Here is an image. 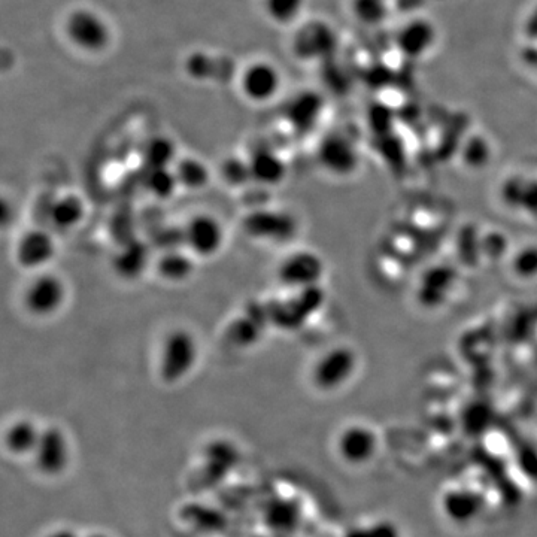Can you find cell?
Segmentation results:
<instances>
[{
	"mask_svg": "<svg viewBox=\"0 0 537 537\" xmlns=\"http://www.w3.org/2000/svg\"><path fill=\"white\" fill-rule=\"evenodd\" d=\"M154 265L151 248L139 239H130L112 259L115 273L124 281H136Z\"/></svg>",
	"mask_w": 537,
	"mask_h": 537,
	"instance_id": "2e32d148",
	"label": "cell"
},
{
	"mask_svg": "<svg viewBox=\"0 0 537 537\" xmlns=\"http://www.w3.org/2000/svg\"><path fill=\"white\" fill-rule=\"evenodd\" d=\"M230 341L238 347H251V345L257 344L263 335V324L254 320L251 315L247 317L236 318L232 324H230L229 330H227Z\"/></svg>",
	"mask_w": 537,
	"mask_h": 537,
	"instance_id": "f1b7e54d",
	"label": "cell"
},
{
	"mask_svg": "<svg viewBox=\"0 0 537 537\" xmlns=\"http://www.w3.org/2000/svg\"><path fill=\"white\" fill-rule=\"evenodd\" d=\"M47 537H78V536H77V533L72 532V530L62 529V530H57V532L51 533V535H48Z\"/></svg>",
	"mask_w": 537,
	"mask_h": 537,
	"instance_id": "d6a6232c",
	"label": "cell"
},
{
	"mask_svg": "<svg viewBox=\"0 0 537 537\" xmlns=\"http://www.w3.org/2000/svg\"><path fill=\"white\" fill-rule=\"evenodd\" d=\"M145 188L157 200H169L181 190L174 168L148 169Z\"/></svg>",
	"mask_w": 537,
	"mask_h": 537,
	"instance_id": "d4e9b609",
	"label": "cell"
},
{
	"mask_svg": "<svg viewBox=\"0 0 537 537\" xmlns=\"http://www.w3.org/2000/svg\"><path fill=\"white\" fill-rule=\"evenodd\" d=\"M338 35L326 21H309L297 27L291 51L300 62H324L335 54Z\"/></svg>",
	"mask_w": 537,
	"mask_h": 537,
	"instance_id": "52a82bcc",
	"label": "cell"
},
{
	"mask_svg": "<svg viewBox=\"0 0 537 537\" xmlns=\"http://www.w3.org/2000/svg\"><path fill=\"white\" fill-rule=\"evenodd\" d=\"M63 35L66 41L86 54H100L108 50L112 41V30L100 12L91 8H75L63 20Z\"/></svg>",
	"mask_w": 537,
	"mask_h": 537,
	"instance_id": "7a4b0ae2",
	"label": "cell"
},
{
	"mask_svg": "<svg viewBox=\"0 0 537 537\" xmlns=\"http://www.w3.org/2000/svg\"><path fill=\"white\" fill-rule=\"evenodd\" d=\"M353 17L363 26H379L390 14L388 0H350Z\"/></svg>",
	"mask_w": 537,
	"mask_h": 537,
	"instance_id": "83f0119b",
	"label": "cell"
},
{
	"mask_svg": "<svg viewBox=\"0 0 537 537\" xmlns=\"http://www.w3.org/2000/svg\"><path fill=\"white\" fill-rule=\"evenodd\" d=\"M300 512L296 503L279 500L272 503L266 511V523L270 529L278 532H291L299 524Z\"/></svg>",
	"mask_w": 537,
	"mask_h": 537,
	"instance_id": "4316f807",
	"label": "cell"
},
{
	"mask_svg": "<svg viewBox=\"0 0 537 537\" xmlns=\"http://www.w3.org/2000/svg\"><path fill=\"white\" fill-rule=\"evenodd\" d=\"M69 299V288L65 279L54 272L35 273L24 288V311L38 320H50L65 308Z\"/></svg>",
	"mask_w": 537,
	"mask_h": 537,
	"instance_id": "3957f363",
	"label": "cell"
},
{
	"mask_svg": "<svg viewBox=\"0 0 537 537\" xmlns=\"http://www.w3.org/2000/svg\"><path fill=\"white\" fill-rule=\"evenodd\" d=\"M326 265L320 254L312 250H296L285 256L276 268L279 284L291 291L320 287Z\"/></svg>",
	"mask_w": 537,
	"mask_h": 537,
	"instance_id": "8992f818",
	"label": "cell"
},
{
	"mask_svg": "<svg viewBox=\"0 0 537 537\" xmlns=\"http://www.w3.org/2000/svg\"><path fill=\"white\" fill-rule=\"evenodd\" d=\"M197 259L184 247L166 248L157 260L154 269L157 276L169 285H181L190 281L196 273Z\"/></svg>",
	"mask_w": 537,
	"mask_h": 537,
	"instance_id": "9a60e30c",
	"label": "cell"
},
{
	"mask_svg": "<svg viewBox=\"0 0 537 537\" xmlns=\"http://www.w3.org/2000/svg\"><path fill=\"white\" fill-rule=\"evenodd\" d=\"M323 112V99L312 91L294 94L285 106L284 118L297 133L314 129Z\"/></svg>",
	"mask_w": 537,
	"mask_h": 537,
	"instance_id": "e0dca14e",
	"label": "cell"
},
{
	"mask_svg": "<svg viewBox=\"0 0 537 537\" xmlns=\"http://www.w3.org/2000/svg\"><path fill=\"white\" fill-rule=\"evenodd\" d=\"M200 357L196 335L184 327L166 333L160 344L159 372L166 384H175L187 378Z\"/></svg>",
	"mask_w": 537,
	"mask_h": 537,
	"instance_id": "6da1fadb",
	"label": "cell"
},
{
	"mask_svg": "<svg viewBox=\"0 0 537 537\" xmlns=\"http://www.w3.org/2000/svg\"><path fill=\"white\" fill-rule=\"evenodd\" d=\"M367 537H399L396 527L393 524L379 523L366 530Z\"/></svg>",
	"mask_w": 537,
	"mask_h": 537,
	"instance_id": "1f68e13d",
	"label": "cell"
},
{
	"mask_svg": "<svg viewBox=\"0 0 537 537\" xmlns=\"http://www.w3.org/2000/svg\"><path fill=\"white\" fill-rule=\"evenodd\" d=\"M245 233L256 241L282 244L297 233L296 218L284 211L257 209L244 218Z\"/></svg>",
	"mask_w": 537,
	"mask_h": 537,
	"instance_id": "30bf717a",
	"label": "cell"
},
{
	"mask_svg": "<svg viewBox=\"0 0 537 537\" xmlns=\"http://www.w3.org/2000/svg\"><path fill=\"white\" fill-rule=\"evenodd\" d=\"M379 449H381L379 435L367 424H350L339 433L336 441V451L341 460L354 467L372 463Z\"/></svg>",
	"mask_w": 537,
	"mask_h": 537,
	"instance_id": "9c48e42d",
	"label": "cell"
},
{
	"mask_svg": "<svg viewBox=\"0 0 537 537\" xmlns=\"http://www.w3.org/2000/svg\"><path fill=\"white\" fill-rule=\"evenodd\" d=\"M87 206L77 193H63L51 202L48 220L62 232L77 229L86 220Z\"/></svg>",
	"mask_w": 537,
	"mask_h": 537,
	"instance_id": "d6986e66",
	"label": "cell"
},
{
	"mask_svg": "<svg viewBox=\"0 0 537 537\" xmlns=\"http://www.w3.org/2000/svg\"><path fill=\"white\" fill-rule=\"evenodd\" d=\"M438 44V29L429 18L415 17L406 21L396 35V47L406 59L421 60Z\"/></svg>",
	"mask_w": 537,
	"mask_h": 537,
	"instance_id": "7c38bea8",
	"label": "cell"
},
{
	"mask_svg": "<svg viewBox=\"0 0 537 537\" xmlns=\"http://www.w3.org/2000/svg\"><path fill=\"white\" fill-rule=\"evenodd\" d=\"M358 363L357 351L350 345L329 348L312 366V384L323 393L341 390L356 376Z\"/></svg>",
	"mask_w": 537,
	"mask_h": 537,
	"instance_id": "277c9868",
	"label": "cell"
},
{
	"mask_svg": "<svg viewBox=\"0 0 537 537\" xmlns=\"http://www.w3.org/2000/svg\"><path fill=\"white\" fill-rule=\"evenodd\" d=\"M485 508V499L478 490L470 487H452L441 499V511L455 526L475 523Z\"/></svg>",
	"mask_w": 537,
	"mask_h": 537,
	"instance_id": "4fadbf2b",
	"label": "cell"
},
{
	"mask_svg": "<svg viewBox=\"0 0 537 537\" xmlns=\"http://www.w3.org/2000/svg\"><path fill=\"white\" fill-rule=\"evenodd\" d=\"M306 0H263V11L272 23L290 26L305 11Z\"/></svg>",
	"mask_w": 537,
	"mask_h": 537,
	"instance_id": "484cf974",
	"label": "cell"
},
{
	"mask_svg": "<svg viewBox=\"0 0 537 537\" xmlns=\"http://www.w3.org/2000/svg\"><path fill=\"white\" fill-rule=\"evenodd\" d=\"M56 256V239L45 229L29 230L15 245V262L29 272H44Z\"/></svg>",
	"mask_w": 537,
	"mask_h": 537,
	"instance_id": "8fae6325",
	"label": "cell"
},
{
	"mask_svg": "<svg viewBox=\"0 0 537 537\" xmlns=\"http://www.w3.org/2000/svg\"><path fill=\"white\" fill-rule=\"evenodd\" d=\"M220 177L224 184L232 188H242L253 182L250 162L238 156L226 157L220 165Z\"/></svg>",
	"mask_w": 537,
	"mask_h": 537,
	"instance_id": "f546056e",
	"label": "cell"
},
{
	"mask_svg": "<svg viewBox=\"0 0 537 537\" xmlns=\"http://www.w3.org/2000/svg\"><path fill=\"white\" fill-rule=\"evenodd\" d=\"M41 433L30 420L15 421L5 435L6 448L15 455L35 452Z\"/></svg>",
	"mask_w": 537,
	"mask_h": 537,
	"instance_id": "cb8c5ba5",
	"label": "cell"
},
{
	"mask_svg": "<svg viewBox=\"0 0 537 537\" xmlns=\"http://www.w3.org/2000/svg\"><path fill=\"white\" fill-rule=\"evenodd\" d=\"M181 233L182 247L197 260L214 259L223 251L227 241L226 227L220 218L208 212L193 215Z\"/></svg>",
	"mask_w": 537,
	"mask_h": 537,
	"instance_id": "5b68a950",
	"label": "cell"
},
{
	"mask_svg": "<svg viewBox=\"0 0 537 537\" xmlns=\"http://www.w3.org/2000/svg\"><path fill=\"white\" fill-rule=\"evenodd\" d=\"M174 169L179 185L184 190L202 191L211 184V169L197 157H179Z\"/></svg>",
	"mask_w": 537,
	"mask_h": 537,
	"instance_id": "7402d4cb",
	"label": "cell"
},
{
	"mask_svg": "<svg viewBox=\"0 0 537 537\" xmlns=\"http://www.w3.org/2000/svg\"><path fill=\"white\" fill-rule=\"evenodd\" d=\"M238 451L226 441H217L209 445L205 452V473L211 481L223 479L238 463Z\"/></svg>",
	"mask_w": 537,
	"mask_h": 537,
	"instance_id": "44dd1931",
	"label": "cell"
},
{
	"mask_svg": "<svg viewBox=\"0 0 537 537\" xmlns=\"http://www.w3.org/2000/svg\"><path fill=\"white\" fill-rule=\"evenodd\" d=\"M282 89V74L269 60H254L245 66L239 77V90L248 102L265 105L278 97Z\"/></svg>",
	"mask_w": 537,
	"mask_h": 537,
	"instance_id": "ba28073f",
	"label": "cell"
},
{
	"mask_svg": "<svg viewBox=\"0 0 537 537\" xmlns=\"http://www.w3.org/2000/svg\"><path fill=\"white\" fill-rule=\"evenodd\" d=\"M89 537H108V536H105V535H91Z\"/></svg>",
	"mask_w": 537,
	"mask_h": 537,
	"instance_id": "836d02e7",
	"label": "cell"
},
{
	"mask_svg": "<svg viewBox=\"0 0 537 537\" xmlns=\"http://www.w3.org/2000/svg\"><path fill=\"white\" fill-rule=\"evenodd\" d=\"M211 59L206 54H193L187 62V72L196 80H206L208 78Z\"/></svg>",
	"mask_w": 537,
	"mask_h": 537,
	"instance_id": "4dcf8cb0",
	"label": "cell"
},
{
	"mask_svg": "<svg viewBox=\"0 0 537 537\" xmlns=\"http://www.w3.org/2000/svg\"><path fill=\"white\" fill-rule=\"evenodd\" d=\"M147 169L174 168L179 160L177 144L165 135L153 136L142 150Z\"/></svg>",
	"mask_w": 537,
	"mask_h": 537,
	"instance_id": "603a6c76",
	"label": "cell"
},
{
	"mask_svg": "<svg viewBox=\"0 0 537 537\" xmlns=\"http://www.w3.org/2000/svg\"><path fill=\"white\" fill-rule=\"evenodd\" d=\"M251 178L256 184L265 188L281 185L287 179L288 166L284 157L270 148H260L248 157Z\"/></svg>",
	"mask_w": 537,
	"mask_h": 537,
	"instance_id": "ac0fdd59",
	"label": "cell"
},
{
	"mask_svg": "<svg viewBox=\"0 0 537 537\" xmlns=\"http://www.w3.org/2000/svg\"><path fill=\"white\" fill-rule=\"evenodd\" d=\"M36 466L45 475H59L69 463V445L65 433L50 427L41 433L35 452Z\"/></svg>",
	"mask_w": 537,
	"mask_h": 537,
	"instance_id": "5bb4252c",
	"label": "cell"
},
{
	"mask_svg": "<svg viewBox=\"0 0 537 537\" xmlns=\"http://www.w3.org/2000/svg\"><path fill=\"white\" fill-rule=\"evenodd\" d=\"M320 165L332 175H345L350 172L353 162V151L350 142L339 136H330L321 142L318 148Z\"/></svg>",
	"mask_w": 537,
	"mask_h": 537,
	"instance_id": "ffe728a7",
	"label": "cell"
}]
</instances>
